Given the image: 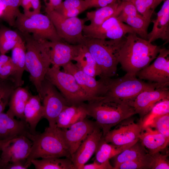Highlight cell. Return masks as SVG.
Wrapping results in <instances>:
<instances>
[{"label":"cell","instance_id":"b9f144b4","mask_svg":"<svg viewBox=\"0 0 169 169\" xmlns=\"http://www.w3.org/2000/svg\"><path fill=\"white\" fill-rule=\"evenodd\" d=\"M14 73V69L12 61L4 64L0 61V79H13Z\"/></svg>","mask_w":169,"mask_h":169},{"label":"cell","instance_id":"83f0119b","mask_svg":"<svg viewBox=\"0 0 169 169\" xmlns=\"http://www.w3.org/2000/svg\"><path fill=\"white\" fill-rule=\"evenodd\" d=\"M122 8V2H117L95 10L88 12L86 19L89 20L90 23L85 26L90 28L95 27L100 25L112 16L117 17L121 11Z\"/></svg>","mask_w":169,"mask_h":169},{"label":"cell","instance_id":"4fadbf2b","mask_svg":"<svg viewBox=\"0 0 169 169\" xmlns=\"http://www.w3.org/2000/svg\"><path fill=\"white\" fill-rule=\"evenodd\" d=\"M139 79L168 86L169 85V50L161 48L153 63L138 72Z\"/></svg>","mask_w":169,"mask_h":169},{"label":"cell","instance_id":"11a10c76","mask_svg":"<svg viewBox=\"0 0 169 169\" xmlns=\"http://www.w3.org/2000/svg\"><path fill=\"white\" fill-rule=\"evenodd\" d=\"M134 0H122L123 1L129 2L132 3Z\"/></svg>","mask_w":169,"mask_h":169},{"label":"cell","instance_id":"8d00e7d4","mask_svg":"<svg viewBox=\"0 0 169 169\" xmlns=\"http://www.w3.org/2000/svg\"><path fill=\"white\" fill-rule=\"evenodd\" d=\"M165 0H134L132 2L138 12L146 19L151 20L156 7Z\"/></svg>","mask_w":169,"mask_h":169},{"label":"cell","instance_id":"f6af8a7d","mask_svg":"<svg viewBox=\"0 0 169 169\" xmlns=\"http://www.w3.org/2000/svg\"><path fill=\"white\" fill-rule=\"evenodd\" d=\"M85 10L83 8H78L64 10L57 13L65 18H70L77 17L79 14Z\"/></svg>","mask_w":169,"mask_h":169},{"label":"cell","instance_id":"f1b7e54d","mask_svg":"<svg viewBox=\"0 0 169 169\" xmlns=\"http://www.w3.org/2000/svg\"><path fill=\"white\" fill-rule=\"evenodd\" d=\"M78 55L74 60L77 67L85 73L94 78L101 76L100 71L87 48L82 44Z\"/></svg>","mask_w":169,"mask_h":169},{"label":"cell","instance_id":"7c38bea8","mask_svg":"<svg viewBox=\"0 0 169 169\" xmlns=\"http://www.w3.org/2000/svg\"><path fill=\"white\" fill-rule=\"evenodd\" d=\"M129 118L119 123L103 137L107 143L121 146L136 143L139 140L142 127L139 121L135 123Z\"/></svg>","mask_w":169,"mask_h":169},{"label":"cell","instance_id":"d6986e66","mask_svg":"<svg viewBox=\"0 0 169 169\" xmlns=\"http://www.w3.org/2000/svg\"><path fill=\"white\" fill-rule=\"evenodd\" d=\"M102 137V131L98 125L82 142L72 157L75 169H81L95 153Z\"/></svg>","mask_w":169,"mask_h":169},{"label":"cell","instance_id":"ba28073f","mask_svg":"<svg viewBox=\"0 0 169 169\" xmlns=\"http://www.w3.org/2000/svg\"><path fill=\"white\" fill-rule=\"evenodd\" d=\"M45 78L59 91L70 105L94 100L85 93L72 75L61 71L60 67H50Z\"/></svg>","mask_w":169,"mask_h":169},{"label":"cell","instance_id":"f5cc1de1","mask_svg":"<svg viewBox=\"0 0 169 169\" xmlns=\"http://www.w3.org/2000/svg\"><path fill=\"white\" fill-rule=\"evenodd\" d=\"M84 0L85 1L86 3L87 7V5H88V4L93 0Z\"/></svg>","mask_w":169,"mask_h":169},{"label":"cell","instance_id":"9f6ffc18","mask_svg":"<svg viewBox=\"0 0 169 169\" xmlns=\"http://www.w3.org/2000/svg\"><path fill=\"white\" fill-rule=\"evenodd\" d=\"M1 0H0V2H1Z\"/></svg>","mask_w":169,"mask_h":169},{"label":"cell","instance_id":"f35d334b","mask_svg":"<svg viewBox=\"0 0 169 169\" xmlns=\"http://www.w3.org/2000/svg\"><path fill=\"white\" fill-rule=\"evenodd\" d=\"M147 126L155 128L165 137L169 138V113L155 118Z\"/></svg>","mask_w":169,"mask_h":169},{"label":"cell","instance_id":"e575fe53","mask_svg":"<svg viewBox=\"0 0 169 169\" xmlns=\"http://www.w3.org/2000/svg\"><path fill=\"white\" fill-rule=\"evenodd\" d=\"M168 113H169V99L158 102L141 120H140L142 128L148 126L155 118Z\"/></svg>","mask_w":169,"mask_h":169},{"label":"cell","instance_id":"30bf717a","mask_svg":"<svg viewBox=\"0 0 169 169\" xmlns=\"http://www.w3.org/2000/svg\"><path fill=\"white\" fill-rule=\"evenodd\" d=\"M40 97L44 108L43 118L46 119L49 126H56L58 116L67 106L70 105L57 88L45 78L42 84Z\"/></svg>","mask_w":169,"mask_h":169},{"label":"cell","instance_id":"816d5d0a","mask_svg":"<svg viewBox=\"0 0 169 169\" xmlns=\"http://www.w3.org/2000/svg\"><path fill=\"white\" fill-rule=\"evenodd\" d=\"M5 165L3 162L0 158V169H4Z\"/></svg>","mask_w":169,"mask_h":169},{"label":"cell","instance_id":"ac0fdd59","mask_svg":"<svg viewBox=\"0 0 169 169\" xmlns=\"http://www.w3.org/2000/svg\"><path fill=\"white\" fill-rule=\"evenodd\" d=\"M166 99H169L168 87H160L140 93L129 105L133 107L141 120L157 103Z\"/></svg>","mask_w":169,"mask_h":169},{"label":"cell","instance_id":"ee69618b","mask_svg":"<svg viewBox=\"0 0 169 169\" xmlns=\"http://www.w3.org/2000/svg\"><path fill=\"white\" fill-rule=\"evenodd\" d=\"M29 167L27 159L16 161L8 164L5 167L6 169H26Z\"/></svg>","mask_w":169,"mask_h":169},{"label":"cell","instance_id":"7bdbcfd3","mask_svg":"<svg viewBox=\"0 0 169 169\" xmlns=\"http://www.w3.org/2000/svg\"><path fill=\"white\" fill-rule=\"evenodd\" d=\"M81 169H113V166L111 165L109 161L100 163L95 160L92 163L84 165Z\"/></svg>","mask_w":169,"mask_h":169},{"label":"cell","instance_id":"44dd1931","mask_svg":"<svg viewBox=\"0 0 169 169\" xmlns=\"http://www.w3.org/2000/svg\"><path fill=\"white\" fill-rule=\"evenodd\" d=\"M30 132L24 120L16 119L7 113H0V141H7Z\"/></svg>","mask_w":169,"mask_h":169},{"label":"cell","instance_id":"cb8c5ba5","mask_svg":"<svg viewBox=\"0 0 169 169\" xmlns=\"http://www.w3.org/2000/svg\"><path fill=\"white\" fill-rule=\"evenodd\" d=\"M31 95L26 88L22 86L16 88L10 97L8 103L9 108L6 113L12 117L24 120L25 107Z\"/></svg>","mask_w":169,"mask_h":169},{"label":"cell","instance_id":"8fae6325","mask_svg":"<svg viewBox=\"0 0 169 169\" xmlns=\"http://www.w3.org/2000/svg\"><path fill=\"white\" fill-rule=\"evenodd\" d=\"M136 33L131 27L120 21L116 16L110 17L95 27L88 28L85 25L83 30L85 37L104 39H119L127 33Z\"/></svg>","mask_w":169,"mask_h":169},{"label":"cell","instance_id":"5bb4252c","mask_svg":"<svg viewBox=\"0 0 169 169\" xmlns=\"http://www.w3.org/2000/svg\"><path fill=\"white\" fill-rule=\"evenodd\" d=\"M64 71L72 75L85 93L93 100L100 99L106 90V84L103 79L96 80L79 69L71 62L63 67Z\"/></svg>","mask_w":169,"mask_h":169},{"label":"cell","instance_id":"c3c4849f","mask_svg":"<svg viewBox=\"0 0 169 169\" xmlns=\"http://www.w3.org/2000/svg\"><path fill=\"white\" fill-rule=\"evenodd\" d=\"M30 4L31 8L33 9L31 15L40 13L41 4L40 0H31Z\"/></svg>","mask_w":169,"mask_h":169},{"label":"cell","instance_id":"db71d44e","mask_svg":"<svg viewBox=\"0 0 169 169\" xmlns=\"http://www.w3.org/2000/svg\"><path fill=\"white\" fill-rule=\"evenodd\" d=\"M7 141H0V151H1V147L3 144Z\"/></svg>","mask_w":169,"mask_h":169},{"label":"cell","instance_id":"d6a6232c","mask_svg":"<svg viewBox=\"0 0 169 169\" xmlns=\"http://www.w3.org/2000/svg\"><path fill=\"white\" fill-rule=\"evenodd\" d=\"M20 0H1L0 7L2 12L0 17L9 26H14L16 19L21 12Z\"/></svg>","mask_w":169,"mask_h":169},{"label":"cell","instance_id":"6da1fadb","mask_svg":"<svg viewBox=\"0 0 169 169\" xmlns=\"http://www.w3.org/2000/svg\"><path fill=\"white\" fill-rule=\"evenodd\" d=\"M126 40L120 51L119 61L126 73L136 75L156 59L161 47L138 37L136 33L125 36Z\"/></svg>","mask_w":169,"mask_h":169},{"label":"cell","instance_id":"8992f818","mask_svg":"<svg viewBox=\"0 0 169 169\" xmlns=\"http://www.w3.org/2000/svg\"><path fill=\"white\" fill-rule=\"evenodd\" d=\"M25 42V70L40 97L42 84L51 64L45 44L46 40L36 39L31 34L22 33Z\"/></svg>","mask_w":169,"mask_h":169},{"label":"cell","instance_id":"d4e9b609","mask_svg":"<svg viewBox=\"0 0 169 169\" xmlns=\"http://www.w3.org/2000/svg\"><path fill=\"white\" fill-rule=\"evenodd\" d=\"M41 99L39 95H32L25 105L24 116V120L28 125L31 133L36 134L35 129L37 125L43 118L44 108L41 104Z\"/></svg>","mask_w":169,"mask_h":169},{"label":"cell","instance_id":"7a4b0ae2","mask_svg":"<svg viewBox=\"0 0 169 169\" xmlns=\"http://www.w3.org/2000/svg\"><path fill=\"white\" fill-rule=\"evenodd\" d=\"M26 136L32 142L30 153L27 159L29 167L32 160L39 158L64 157L71 159L61 128L57 126H49L41 133L33 134L29 132Z\"/></svg>","mask_w":169,"mask_h":169},{"label":"cell","instance_id":"f546056e","mask_svg":"<svg viewBox=\"0 0 169 169\" xmlns=\"http://www.w3.org/2000/svg\"><path fill=\"white\" fill-rule=\"evenodd\" d=\"M136 143L121 146H116L107 143L102 137L98 144L95 153V160L100 163L109 161L110 159Z\"/></svg>","mask_w":169,"mask_h":169},{"label":"cell","instance_id":"4dcf8cb0","mask_svg":"<svg viewBox=\"0 0 169 169\" xmlns=\"http://www.w3.org/2000/svg\"><path fill=\"white\" fill-rule=\"evenodd\" d=\"M149 153L139 140L114 157L113 167L126 161L143 158Z\"/></svg>","mask_w":169,"mask_h":169},{"label":"cell","instance_id":"d590c367","mask_svg":"<svg viewBox=\"0 0 169 169\" xmlns=\"http://www.w3.org/2000/svg\"><path fill=\"white\" fill-rule=\"evenodd\" d=\"M17 87L12 79H0V113L4 110L13 92Z\"/></svg>","mask_w":169,"mask_h":169},{"label":"cell","instance_id":"9c48e42d","mask_svg":"<svg viewBox=\"0 0 169 169\" xmlns=\"http://www.w3.org/2000/svg\"><path fill=\"white\" fill-rule=\"evenodd\" d=\"M45 11L63 41L72 44H82L85 38L83 30L86 19L77 17L65 18L54 10H45Z\"/></svg>","mask_w":169,"mask_h":169},{"label":"cell","instance_id":"52a82bcc","mask_svg":"<svg viewBox=\"0 0 169 169\" xmlns=\"http://www.w3.org/2000/svg\"><path fill=\"white\" fill-rule=\"evenodd\" d=\"M22 33H28L36 39L52 42L63 41L49 18L41 13L26 16L20 13L14 26Z\"/></svg>","mask_w":169,"mask_h":169},{"label":"cell","instance_id":"836d02e7","mask_svg":"<svg viewBox=\"0 0 169 169\" xmlns=\"http://www.w3.org/2000/svg\"><path fill=\"white\" fill-rule=\"evenodd\" d=\"M21 36L16 32L6 28L0 29V54H5L12 49Z\"/></svg>","mask_w":169,"mask_h":169},{"label":"cell","instance_id":"681fc988","mask_svg":"<svg viewBox=\"0 0 169 169\" xmlns=\"http://www.w3.org/2000/svg\"><path fill=\"white\" fill-rule=\"evenodd\" d=\"M31 0H20V6L23 9V13L26 16H29L31 14Z\"/></svg>","mask_w":169,"mask_h":169},{"label":"cell","instance_id":"ffe728a7","mask_svg":"<svg viewBox=\"0 0 169 169\" xmlns=\"http://www.w3.org/2000/svg\"><path fill=\"white\" fill-rule=\"evenodd\" d=\"M117 17L120 21L131 27L141 38L147 40L148 28L151 21L139 14L133 3L124 2L122 10Z\"/></svg>","mask_w":169,"mask_h":169},{"label":"cell","instance_id":"5b68a950","mask_svg":"<svg viewBox=\"0 0 169 169\" xmlns=\"http://www.w3.org/2000/svg\"><path fill=\"white\" fill-rule=\"evenodd\" d=\"M83 105L88 115L95 119L101 129L103 136L112 127L136 114L133 107L125 103L105 101L100 99L84 102Z\"/></svg>","mask_w":169,"mask_h":169},{"label":"cell","instance_id":"484cf974","mask_svg":"<svg viewBox=\"0 0 169 169\" xmlns=\"http://www.w3.org/2000/svg\"><path fill=\"white\" fill-rule=\"evenodd\" d=\"M84 103L66 106L58 117L56 122L57 126L62 129L67 128L75 123L86 118L88 115Z\"/></svg>","mask_w":169,"mask_h":169},{"label":"cell","instance_id":"74e56055","mask_svg":"<svg viewBox=\"0 0 169 169\" xmlns=\"http://www.w3.org/2000/svg\"><path fill=\"white\" fill-rule=\"evenodd\" d=\"M151 161V155L149 153L143 158L120 163L113 167V169H150Z\"/></svg>","mask_w":169,"mask_h":169},{"label":"cell","instance_id":"7dc6e473","mask_svg":"<svg viewBox=\"0 0 169 169\" xmlns=\"http://www.w3.org/2000/svg\"><path fill=\"white\" fill-rule=\"evenodd\" d=\"M46 8L45 10H53L62 2V0H44Z\"/></svg>","mask_w":169,"mask_h":169},{"label":"cell","instance_id":"1f68e13d","mask_svg":"<svg viewBox=\"0 0 169 169\" xmlns=\"http://www.w3.org/2000/svg\"><path fill=\"white\" fill-rule=\"evenodd\" d=\"M36 169H75L71 160L69 158L53 157L34 159L31 161Z\"/></svg>","mask_w":169,"mask_h":169},{"label":"cell","instance_id":"ab89813d","mask_svg":"<svg viewBox=\"0 0 169 169\" xmlns=\"http://www.w3.org/2000/svg\"><path fill=\"white\" fill-rule=\"evenodd\" d=\"M151 155V161L150 169H169V162L167 159L168 154H162L159 152Z\"/></svg>","mask_w":169,"mask_h":169},{"label":"cell","instance_id":"60d3db41","mask_svg":"<svg viewBox=\"0 0 169 169\" xmlns=\"http://www.w3.org/2000/svg\"><path fill=\"white\" fill-rule=\"evenodd\" d=\"M78 8L88 9L84 0H65L54 10L57 12L64 10Z\"/></svg>","mask_w":169,"mask_h":169},{"label":"cell","instance_id":"4316f807","mask_svg":"<svg viewBox=\"0 0 169 169\" xmlns=\"http://www.w3.org/2000/svg\"><path fill=\"white\" fill-rule=\"evenodd\" d=\"M11 59L14 69L13 79L17 87L23 84L22 77L25 70L26 47L25 42L20 37L12 49Z\"/></svg>","mask_w":169,"mask_h":169},{"label":"cell","instance_id":"2e32d148","mask_svg":"<svg viewBox=\"0 0 169 169\" xmlns=\"http://www.w3.org/2000/svg\"><path fill=\"white\" fill-rule=\"evenodd\" d=\"M98 125L95 121L86 118L62 129V133L68 147L71 159L80 145Z\"/></svg>","mask_w":169,"mask_h":169},{"label":"cell","instance_id":"f907efd6","mask_svg":"<svg viewBox=\"0 0 169 169\" xmlns=\"http://www.w3.org/2000/svg\"><path fill=\"white\" fill-rule=\"evenodd\" d=\"M0 61L4 64H7L11 62V58L5 54H0Z\"/></svg>","mask_w":169,"mask_h":169},{"label":"cell","instance_id":"9a60e30c","mask_svg":"<svg viewBox=\"0 0 169 169\" xmlns=\"http://www.w3.org/2000/svg\"><path fill=\"white\" fill-rule=\"evenodd\" d=\"M32 145V141L24 135H20L10 139L3 145L0 158L5 166L9 163L27 159Z\"/></svg>","mask_w":169,"mask_h":169},{"label":"cell","instance_id":"603a6c76","mask_svg":"<svg viewBox=\"0 0 169 169\" xmlns=\"http://www.w3.org/2000/svg\"><path fill=\"white\" fill-rule=\"evenodd\" d=\"M139 141L151 155L163 151L169 143V138L149 126L142 128Z\"/></svg>","mask_w":169,"mask_h":169},{"label":"cell","instance_id":"e0dca14e","mask_svg":"<svg viewBox=\"0 0 169 169\" xmlns=\"http://www.w3.org/2000/svg\"><path fill=\"white\" fill-rule=\"evenodd\" d=\"M51 64L63 67L74 60L78 55L82 44H72L64 41L52 42L45 40Z\"/></svg>","mask_w":169,"mask_h":169},{"label":"cell","instance_id":"7402d4cb","mask_svg":"<svg viewBox=\"0 0 169 169\" xmlns=\"http://www.w3.org/2000/svg\"><path fill=\"white\" fill-rule=\"evenodd\" d=\"M151 31L148 34L147 40L151 43L158 39L169 41V0H165L161 9L157 13Z\"/></svg>","mask_w":169,"mask_h":169},{"label":"cell","instance_id":"277c9868","mask_svg":"<svg viewBox=\"0 0 169 169\" xmlns=\"http://www.w3.org/2000/svg\"><path fill=\"white\" fill-rule=\"evenodd\" d=\"M125 40V36L109 40L85 37L82 44L98 66L101 73L100 78H111L115 75L120 52Z\"/></svg>","mask_w":169,"mask_h":169},{"label":"cell","instance_id":"bcb514c9","mask_svg":"<svg viewBox=\"0 0 169 169\" xmlns=\"http://www.w3.org/2000/svg\"><path fill=\"white\" fill-rule=\"evenodd\" d=\"M117 2H120V0H93L88 4L87 8H101Z\"/></svg>","mask_w":169,"mask_h":169},{"label":"cell","instance_id":"3957f363","mask_svg":"<svg viewBox=\"0 0 169 169\" xmlns=\"http://www.w3.org/2000/svg\"><path fill=\"white\" fill-rule=\"evenodd\" d=\"M103 79L105 83L106 90L101 99L105 101L129 104L139 94L145 90L168 87L156 83L146 82L138 79L136 75L127 73L117 78Z\"/></svg>","mask_w":169,"mask_h":169}]
</instances>
